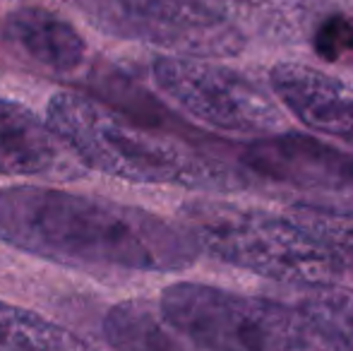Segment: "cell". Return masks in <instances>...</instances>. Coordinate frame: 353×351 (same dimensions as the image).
<instances>
[{
  "label": "cell",
  "instance_id": "obj_1",
  "mask_svg": "<svg viewBox=\"0 0 353 351\" xmlns=\"http://www.w3.org/2000/svg\"><path fill=\"white\" fill-rule=\"evenodd\" d=\"M0 241L70 267L176 272L200 255L183 226L142 207L39 185L0 190Z\"/></svg>",
  "mask_w": 353,
  "mask_h": 351
},
{
  "label": "cell",
  "instance_id": "obj_2",
  "mask_svg": "<svg viewBox=\"0 0 353 351\" xmlns=\"http://www.w3.org/2000/svg\"><path fill=\"white\" fill-rule=\"evenodd\" d=\"M46 123L79 161L130 183H178L188 188L252 185L255 178L212 137H181L142 126L84 94L61 92L48 101Z\"/></svg>",
  "mask_w": 353,
  "mask_h": 351
},
{
  "label": "cell",
  "instance_id": "obj_3",
  "mask_svg": "<svg viewBox=\"0 0 353 351\" xmlns=\"http://www.w3.org/2000/svg\"><path fill=\"white\" fill-rule=\"evenodd\" d=\"M183 229L200 250L286 284L334 286L344 277L330 245L301 219L288 221L228 202L192 200L181 207Z\"/></svg>",
  "mask_w": 353,
  "mask_h": 351
},
{
  "label": "cell",
  "instance_id": "obj_4",
  "mask_svg": "<svg viewBox=\"0 0 353 351\" xmlns=\"http://www.w3.org/2000/svg\"><path fill=\"white\" fill-rule=\"evenodd\" d=\"M159 310L181 337L205 351H349L301 308L210 284L168 286Z\"/></svg>",
  "mask_w": 353,
  "mask_h": 351
},
{
  "label": "cell",
  "instance_id": "obj_5",
  "mask_svg": "<svg viewBox=\"0 0 353 351\" xmlns=\"http://www.w3.org/2000/svg\"><path fill=\"white\" fill-rule=\"evenodd\" d=\"M152 77L166 97L197 121L228 132L274 135L281 113L255 82L223 66L188 56H161Z\"/></svg>",
  "mask_w": 353,
  "mask_h": 351
},
{
  "label": "cell",
  "instance_id": "obj_6",
  "mask_svg": "<svg viewBox=\"0 0 353 351\" xmlns=\"http://www.w3.org/2000/svg\"><path fill=\"white\" fill-rule=\"evenodd\" d=\"M238 161L262 183L291 188L305 212L327 217H353V154L283 132L238 147Z\"/></svg>",
  "mask_w": 353,
  "mask_h": 351
},
{
  "label": "cell",
  "instance_id": "obj_7",
  "mask_svg": "<svg viewBox=\"0 0 353 351\" xmlns=\"http://www.w3.org/2000/svg\"><path fill=\"white\" fill-rule=\"evenodd\" d=\"M132 32L178 56H233L243 34L221 0H116Z\"/></svg>",
  "mask_w": 353,
  "mask_h": 351
},
{
  "label": "cell",
  "instance_id": "obj_8",
  "mask_svg": "<svg viewBox=\"0 0 353 351\" xmlns=\"http://www.w3.org/2000/svg\"><path fill=\"white\" fill-rule=\"evenodd\" d=\"M270 82L298 121L353 147V87L305 63H279Z\"/></svg>",
  "mask_w": 353,
  "mask_h": 351
},
{
  "label": "cell",
  "instance_id": "obj_9",
  "mask_svg": "<svg viewBox=\"0 0 353 351\" xmlns=\"http://www.w3.org/2000/svg\"><path fill=\"white\" fill-rule=\"evenodd\" d=\"M72 152L32 108L0 99V174L61 176Z\"/></svg>",
  "mask_w": 353,
  "mask_h": 351
},
{
  "label": "cell",
  "instance_id": "obj_10",
  "mask_svg": "<svg viewBox=\"0 0 353 351\" xmlns=\"http://www.w3.org/2000/svg\"><path fill=\"white\" fill-rule=\"evenodd\" d=\"M5 29L10 41L56 72L74 70L87 51L82 37L70 24L43 8L14 10Z\"/></svg>",
  "mask_w": 353,
  "mask_h": 351
},
{
  "label": "cell",
  "instance_id": "obj_11",
  "mask_svg": "<svg viewBox=\"0 0 353 351\" xmlns=\"http://www.w3.org/2000/svg\"><path fill=\"white\" fill-rule=\"evenodd\" d=\"M103 337L116 351H188L176 330L147 301H123L103 318Z\"/></svg>",
  "mask_w": 353,
  "mask_h": 351
},
{
  "label": "cell",
  "instance_id": "obj_12",
  "mask_svg": "<svg viewBox=\"0 0 353 351\" xmlns=\"http://www.w3.org/2000/svg\"><path fill=\"white\" fill-rule=\"evenodd\" d=\"M0 351H97L70 330L0 301Z\"/></svg>",
  "mask_w": 353,
  "mask_h": 351
},
{
  "label": "cell",
  "instance_id": "obj_13",
  "mask_svg": "<svg viewBox=\"0 0 353 351\" xmlns=\"http://www.w3.org/2000/svg\"><path fill=\"white\" fill-rule=\"evenodd\" d=\"M298 308L330 330L346 349L353 351V291L341 286H317L298 301Z\"/></svg>",
  "mask_w": 353,
  "mask_h": 351
},
{
  "label": "cell",
  "instance_id": "obj_14",
  "mask_svg": "<svg viewBox=\"0 0 353 351\" xmlns=\"http://www.w3.org/2000/svg\"><path fill=\"white\" fill-rule=\"evenodd\" d=\"M303 224L317 234L330 250L336 255L344 274H353V224L341 217H327V214H315V212H305Z\"/></svg>",
  "mask_w": 353,
  "mask_h": 351
},
{
  "label": "cell",
  "instance_id": "obj_15",
  "mask_svg": "<svg viewBox=\"0 0 353 351\" xmlns=\"http://www.w3.org/2000/svg\"><path fill=\"white\" fill-rule=\"evenodd\" d=\"M312 48L317 51V56L330 63L353 58V19L344 14L327 17L312 37Z\"/></svg>",
  "mask_w": 353,
  "mask_h": 351
}]
</instances>
